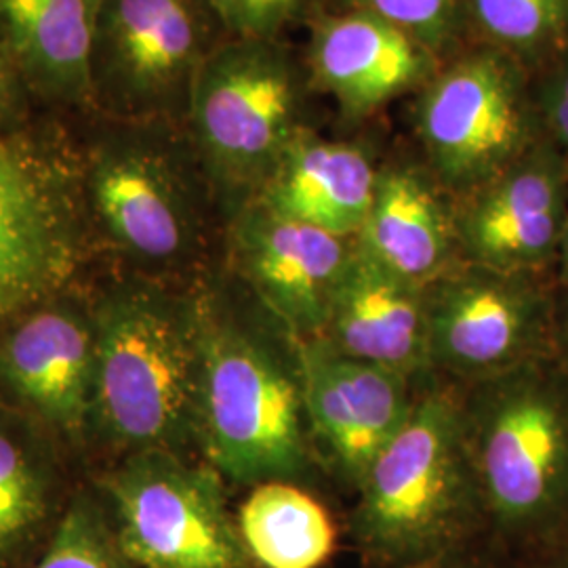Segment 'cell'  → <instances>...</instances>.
<instances>
[{
    "instance_id": "cell-4",
    "label": "cell",
    "mask_w": 568,
    "mask_h": 568,
    "mask_svg": "<svg viewBox=\"0 0 568 568\" xmlns=\"http://www.w3.org/2000/svg\"><path fill=\"white\" fill-rule=\"evenodd\" d=\"M363 568H405L490 535L467 447L462 387L432 379L345 511Z\"/></svg>"
},
{
    "instance_id": "cell-29",
    "label": "cell",
    "mask_w": 568,
    "mask_h": 568,
    "mask_svg": "<svg viewBox=\"0 0 568 568\" xmlns=\"http://www.w3.org/2000/svg\"><path fill=\"white\" fill-rule=\"evenodd\" d=\"M28 89L0 30V138L20 133Z\"/></svg>"
},
{
    "instance_id": "cell-14",
    "label": "cell",
    "mask_w": 568,
    "mask_h": 568,
    "mask_svg": "<svg viewBox=\"0 0 568 568\" xmlns=\"http://www.w3.org/2000/svg\"><path fill=\"white\" fill-rule=\"evenodd\" d=\"M455 201V225L467 264L554 276L568 220V161L548 135Z\"/></svg>"
},
{
    "instance_id": "cell-19",
    "label": "cell",
    "mask_w": 568,
    "mask_h": 568,
    "mask_svg": "<svg viewBox=\"0 0 568 568\" xmlns=\"http://www.w3.org/2000/svg\"><path fill=\"white\" fill-rule=\"evenodd\" d=\"M382 163L366 143L328 140L305 129L257 201L295 222L356 239L373 203Z\"/></svg>"
},
{
    "instance_id": "cell-17",
    "label": "cell",
    "mask_w": 568,
    "mask_h": 568,
    "mask_svg": "<svg viewBox=\"0 0 568 568\" xmlns=\"http://www.w3.org/2000/svg\"><path fill=\"white\" fill-rule=\"evenodd\" d=\"M356 246L392 276L427 288L464 264L455 201L424 163L384 161Z\"/></svg>"
},
{
    "instance_id": "cell-27",
    "label": "cell",
    "mask_w": 568,
    "mask_h": 568,
    "mask_svg": "<svg viewBox=\"0 0 568 568\" xmlns=\"http://www.w3.org/2000/svg\"><path fill=\"white\" fill-rule=\"evenodd\" d=\"M544 133L568 161V49L532 77Z\"/></svg>"
},
{
    "instance_id": "cell-11",
    "label": "cell",
    "mask_w": 568,
    "mask_h": 568,
    "mask_svg": "<svg viewBox=\"0 0 568 568\" xmlns=\"http://www.w3.org/2000/svg\"><path fill=\"white\" fill-rule=\"evenodd\" d=\"M554 276L457 265L427 286L434 377L469 387L554 356Z\"/></svg>"
},
{
    "instance_id": "cell-28",
    "label": "cell",
    "mask_w": 568,
    "mask_h": 568,
    "mask_svg": "<svg viewBox=\"0 0 568 568\" xmlns=\"http://www.w3.org/2000/svg\"><path fill=\"white\" fill-rule=\"evenodd\" d=\"M405 568H516V558L490 535Z\"/></svg>"
},
{
    "instance_id": "cell-20",
    "label": "cell",
    "mask_w": 568,
    "mask_h": 568,
    "mask_svg": "<svg viewBox=\"0 0 568 568\" xmlns=\"http://www.w3.org/2000/svg\"><path fill=\"white\" fill-rule=\"evenodd\" d=\"M102 0H0V30L28 93L93 108V47Z\"/></svg>"
},
{
    "instance_id": "cell-1",
    "label": "cell",
    "mask_w": 568,
    "mask_h": 568,
    "mask_svg": "<svg viewBox=\"0 0 568 568\" xmlns=\"http://www.w3.org/2000/svg\"><path fill=\"white\" fill-rule=\"evenodd\" d=\"M199 455L230 488H323L305 413L304 339L220 264L199 283Z\"/></svg>"
},
{
    "instance_id": "cell-23",
    "label": "cell",
    "mask_w": 568,
    "mask_h": 568,
    "mask_svg": "<svg viewBox=\"0 0 568 568\" xmlns=\"http://www.w3.org/2000/svg\"><path fill=\"white\" fill-rule=\"evenodd\" d=\"M466 37L535 77L568 49V0H462Z\"/></svg>"
},
{
    "instance_id": "cell-6",
    "label": "cell",
    "mask_w": 568,
    "mask_h": 568,
    "mask_svg": "<svg viewBox=\"0 0 568 568\" xmlns=\"http://www.w3.org/2000/svg\"><path fill=\"white\" fill-rule=\"evenodd\" d=\"M310 74L283 39H225L201 65L185 131L224 224L260 199L307 126Z\"/></svg>"
},
{
    "instance_id": "cell-24",
    "label": "cell",
    "mask_w": 568,
    "mask_h": 568,
    "mask_svg": "<svg viewBox=\"0 0 568 568\" xmlns=\"http://www.w3.org/2000/svg\"><path fill=\"white\" fill-rule=\"evenodd\" d=\"M32 568H140L116 541L98 490H79Z\"/></svg>"
},
{
    "instance_id": "cell-3",
    "label": "cell",
    "mask_w": 568,
    "mask_h": 568,
    "mask_svg": "<svg viewBox=\"0 0 568 568\" xmlns=\"http://www.w3.org/2000/svg\"><path fill=\"white\" fill-rule=\"evenodd\" d=\"M199 283L122 274L91 304L95 326L91 438L116 453V459L142 450L201 457Z\"/></svg>"
},
{
    "instance_id": "cell-5",
    "label": "cell",
    "mask_w": 568,
    "mask_h": 568,
    "mask_svg": "<svg viewBox=\"0 0 568 568\" xmlns=\"http://www.w3.org/2000/svg\"><path fill=\"white\" fill-rule=\"evenodd\" d=\"M488 532L511 556L568 530V371L554 356L462 387Z\"/></svg>"
},
{
    "instance_id": "cell-8",
    "label": "cell",
    "mask_w": 568,
    "mask_h": 568,
    "mask_svg": "<svg viewBox=\"0 0 568 568\" xmlns=\"http://www.w3.org/2000/svg\"><path fill=\"white\" fill-rule=\"evenodd\" d=\"M203 457L142 450L116 459L98 495L122 551L140 568H255L236 508Z\"/></svg>"
},
{
    "instance_id": "cell-2",
    "label": "cell",
    "mask_w": 568,
    "mask_h": 568,
    "mask_svg": "<svg viewBox=\"0 0 568 568\" xmlns=\"http://www.w3.org/2000/svg\"><path fill=\"white\" fill-rule=\"evenodd\" d=\"M77 163L89 230L124 274L196 284L222 264L224 217L185 124L103 119Z\"/></svg>"
},
{
    "instance_id": "cell-32",
    "label": "cell",
    "mask_w": 568,
    "mask_h": 568,
    "mask_svg": "<svg viewBox=\"0 0 568 568\" xmlns=\"http://www.w3.org/2000/svg\"><path fill=\"white\" fill-rule=\"evenodd\" d=\"M554 281L558 284H568V220L562 241L558 246V257H556V265H554Z\"/></svg>"
},
{
    "instance_id": "cell-22",
    "label": "cell",
    "mask_w": 568,
    "mask_h": 568,
    "mask_svg": "<svg viewBox=\"0 0 568 568\" xmlns=\"http://www.w3.org/2000/svg\"><path fill=\"white\" fill-rule=\"evenodd\" d=\"M63 508L41 450L16 427L0 424V568L21 567L41 554Z\"/></svg>"
},
{
    "instance_id": "cell-16",
    "label": "cell",
    "mask_w": 568,
    "mask_h": 568,
    "mask_svg": "<svg viewBox=\"0 0 568 568\" xmlns=\"http://www.w3.org/2000/svg\"><path fill=\"white\" fill-rule=\"evenodd\" d=\"M422 42L365 11L342 9L312 26L307 74L312 89L333 98L349 122L417 93L440 70Z\"/></svg>"
},
{
    "instance_id": "cell-30",
    "label": "cell",
    "mask_w": 568,
    "mask_h": 568,
    "mask_svg": "<svg viewBox=\"0 0 568 568\" xmlns=\"http://www.w3.org/2000/svg\"><path fill=\"white\" fill-rule=\"evenodd\" d=\"M516 558V568H568V530Z\"/></svg>"
},
{
    "instance_id": "cell-21",
    "label": "cell",
    "mask_w": 568,
    "mask_h": 568,
    "mask_svg": "<svg viewBox=\"0 0 568 568\" xmlns=\"http://www.w3.org/2000/svg\"><path fill=\"white\" fill-rule=\"evenodd\" d=\"M236 520L255 568H323L339 544L321 490L291 480L246 488Z\"/></svg>"
},
{
    "instance_id": "cell-9",
    "label": "cell",
    "mask_w": 568,
    "mask_h": 568,
    "mask_svg": "<svg viewBox=\"0 0 568 568\" xmlns=\"http://www.w3.org/2000/svg\"><path fill=\"white\" fill-rule=\"evenodd\" d=\"M89 239L77 159L23 131L0 138V331L68 291Z\"/></svg>"
},
{
    "instance_id": "cell-18",
    "label": "cell",
    "mask_w": 568,
    "mask_h": 568,
    "mask_svg": "<svg viewBox=\"0 0 568 568\" xmlns=\"http://www.w3.org/2000/svg\"><path fill=\"white\" fill-rule=\"evenodd\" d=\"M318 337L352 358L413 382L436 379L429 365L426 288L392 276L366 260L358 246Z\"/></svg>"
},
{
    "instance_id": "cell-15",
    "label": "cell",
    "mask_w": 568,
    "mask_h": 568,
    "mask_svg": "<svg viewBox=\"0 0 568 568\" xmlns=\"http://www.w3.org/2000/svg\"><path fill=\"white\" fill-rule=\"evenodd\" d=\"M0 389L42 426L84 440L93 426L95 326L70 291L0 331Z\"/></svg>"
},
{
    "instance_id": "cell-13",
    "label": "cell",
    "mask_w": 568,
    "mask_h": 568,
    "mask_svg": "<svg viewBox=\"0 0 568 568\" xmlns=\"http://www.w3.org/2000/svg\"><path fill=\"white\" fill-rule=\"evenodd\" d=\"M356 239L295 222L255 201L224 227L222 265L302 339L323 333Z\"/></svg>"
},
{
    "instance_id": "cell-10",
    "label": "cell",
    "mask_w": 568,
    "mask_h": 568,
    "mask_svg": "<svg viewBox=\"0 0 568 568\" xmlns=\"http://www.w3.org/2000/svg\"><path fill=\"white\" fill-rule=\"evenodd\" d=\"M225 39L209 0H102L93 108L114 121L185 124L196 74Z\"/></svg>"
},
{
    "instance_id": "cell-12",
    "label": "cell",
    "mask_w": 568,
    "mask_h": 568,
    "mask_svg": "<svg viewBox=\"0 0 568 568\" xmlns=\"http://www.w3.org/2000/svg\"><path fill=\"white\" fill-rule=\"evenodd\" d=\"M304 371L305 413L318 462L326 480L352 497L429 382L352 358L323 337L304 339Z\"/></svg>"
},
{
    "instance_id": "cell-7",
    "label": "cell",
    "mask_w": 568,
    "mask_h": 568,
    "mask_svg": "<svg viewBox=\"0 0 568 568\" xmlns=\"http://www.w3.org/2000/svg\"><path fill=\"white\" fill-rule=\"evenodd\" d=\"M415 95L422 163L453 199L508 169L546 135L532 74L487 44L462 49Z\"/></svg>"
},
{
    "instance_id": "cell-26",
    "label": "cell",
    "mask_w": 568,
    "mask_h": 568,
    "mask_svg": "<svg viewBox=\"0 0 568 568\" xmlns=\"http://www.w3.org/2000/svg\"><path fill=\"white\" fill-rule=\"evenodd\" d=\"M225 32L236 39H283L314 0H209Z\"/></svg>"
},
{
    "instance_id": "cell-25",
    "label": "cell",
    "mask_w": 568,
    "mask_h": 568,
    "mask_svg": "<svg viewBox=\"0 0 568 568\" xmlns=\"http://www.w3.org/2000/svg\"><path fill=\"white\" fill-rule=\"evenodd\" d=\"M339 4L396 26L443 63L457 55L467 39L462 0H339Z\"/></svg>"
},
{
    "instance_id": "cell-31",
    "label": "cell",
    "mask_w": 568,
    "mask_h": 568,
    "mask_svg": "<svg viewBox=\"0 0 568 568\" xmlns=\"http://www.w3.org/2000/svg\"><path fill=\"white\" fill-rule=\"evenodd\" d=\"M554 358L568 371V284L554 286Z\"/></svg>"
}]
</instances>
